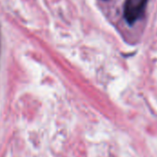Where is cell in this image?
I'll return each mask as SVG.
<instances>
[{
  "label": "cell",
  "mask_w": 157,
  "mask_h": 157,
  "mask_svg": "<svg viewBox=\"0 0 157 157\" xmlns=\"http://www.w3.org/2000/svg\"><path fill=\"white\" fill-rule=\"evenodd\" d=\"M148 0H125L123 4V17L125 21L132 26L144 14Z\"/></svg>",
  "instance_id": "6da1fadb"
},
{
  "label": "cell",
  "mask_w": 157,
  "mask_h": 157,
  "mask_svg": "<svg viewBox=\"0 0 157 157\" xmlns=\"http://www.w3.org/2000/svg\"><path fill=\"white\" fill-rule=\"evenodd\" d=\"M0 49H1V38H0Z\"/></svg>",
  "instance_id": "7a4b0ae2"
}]
</instances>
